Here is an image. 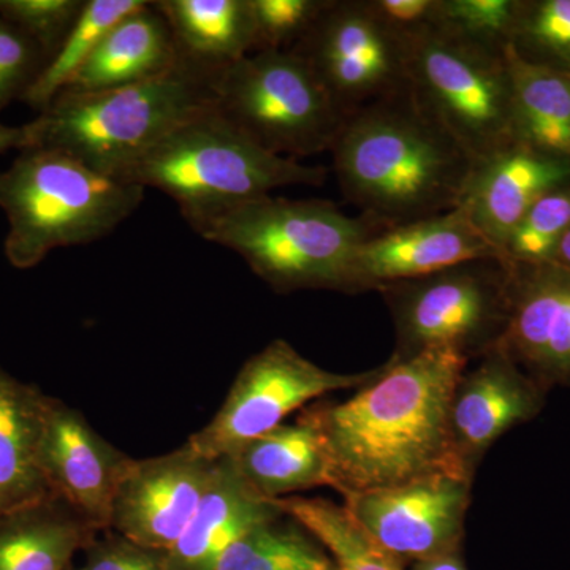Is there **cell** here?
Segmentation results:
<instances>
[{"label":"cell","mask_w":570,"mask_h":570,"mask_svg":"<svg viewBox=\"0 0 570 570\" xmlns=\"http://www.w3.org/2000/svg\"><path fill=\"white\" fill-rule=\"evenodd\" d=\"M469 362L442 348L390 358L343 403L303 409L328 453L332 489L344 498L433 474L474 478L450 425L453 392Z\"/></svg>","instance_id":"obj_1"},{"label":"cell","mask_w":570,"mask_h":570,"mask_svg":"<svg viewBox=\"0 0 570 570\" xmlns=\"http://www.w3.org/2000/svg\"><path fill=\"white\" fill-rule=\"evenodd\" d=\"M330 153L344 198L381 230L459 208L475 165L409 88L347 116Z\"/></svg>","instance_id":"obj_2"},{"label":"cell","mask_w":570,"mask_h":570,"mask_svg":"<svg viewBox=\"0 0 570 570\" xmlns=\"http://www.w3.org/2000/svg\"><path fill=\"white\" fill-rule=\"evenodd\" d=\"M219 77L179 61L160 77L126 88L61 92L26 124L28 148L69 154L118 179L168 134L216 107Z\"/></svg>","instance_id":"obj_3"},{"label":"cell","mask_w":570,"mask_h":570,"mask_svg":"<svg viewBox=\"0 0 570 570\" xmlns=\"http://www.w3.org/2000/svg\"><path fill=\"white\" fill-rule=\"evenodd\" d=\"M328 168L266 151L216 107L184 122L119 176L178 205L195 232L238 206L288 186L318 187Z\"/></svg>","instance_id":"obj_4"},{"label":"cell","mask_w":570,"mask_h":570,"mask_svg":"<svg viewBox=\"0 0 570 570\" xmlns=\"http://www.w3.org/2000/svg\"><path fill=\"white\" fill-rule=\"evenodd\" d=\"M382 232L330 200L266 197L216 217L197 232L234 250L277 294L335 291L351 294L356 249Z\"/></svg>","instance_id":"obj_5"},{"label":"cell","mask_w":570,"mask_h":570,"mask_svg":"<svg viewBox=\"0 0 570 570\" xmlns=\"http://www.w3.org/2000/svg\"><path fill=\"white\" fill-rule=\"evenodd\" d=\"M145 190L69 154L22 149L0 174V208L10 227L7 258L14 268L28 269L59 247L99 242L137 212Z\"/></svg>","instance_id":"obj_6"},{"label":"cell","mask_w":570,"mask_h":570,"mask_svg":"<svg viewBox=\"0 0 570 570\" xmlns=\"http://www.w3.org/2000/svg\"><path fill=\"white\" fill-rule=\"evenodd\" d=\"M216 111L276 156L299 160L330 151L344 118L305 59L257 51L216 82Z\"/></svg>","instance_id":"obj_7"},{"label":"cell","mask_w":570,"mask_h":570,"mask_svg":"<svg viewBox=\"0 0 570 570\" xmlns=\"http://www.w3.org/2000/svg\"><path fill=\"white\" fill-rule=\"evenodd\" d=\"M509 264L483 258L381 288L396 332L392 358L459 352L479 358L498 346L509 321Z\"/></svg>","instance_id":"obj_8"},{"label":"cell","mask_w":570,"mask_h":570,"mask_svg":"<svg viewBox=\"0 0 570 570\" xmlns=\"http://www.w3.org/2000/svg\"><path fill=\"white\" fill-rule=\"evenodd\" d=\"M409 89L475 160L515 141L505 56L430 29L411 40Z\"/></svg>","instance_id":"obj_9"},{"label":"cell","mask_w":570,"mask_h":570,"mask_svg":"<svg viewBox=\"0 0 570 570\" xmlns=\"http://www.w3.org/2000/svg\"><path fill=\"white\" fill-rule=\"evenodd\" d=\"M381 367L333 373L307 360L287 341H272L247 360L223 406L184 444L205 459H227L247 442L283 425L285 417L311 401L340 390L363 387L381 373Z\"/></svg>","instance_id":"obj_10"},{"label":"cell","mask_w":570,"mask_h":570,"mask_svg":"<svg viewBox=\"0 0 570 570\" xmlns=\"http://www.w3.org/2000/svg\"><path fill=\"white\" fill-rule=\"evenodd\" d=\"M292 52L305 59L344 119L409 88L411 40L379 20L366 0H330Z\"/></svg>","instance_id":"obj_11"},{"label":"cell","mask_w":570,"mask_h":570,"mask_svg":"<svg viewBox=\"0 0 570 570\" xmlns=\"http://www.w3.org/2000/svg\"><path fill=\"white\" fill-rule=\"evenodd\" d=\"M472 479L433 474L400 485L344 497L356 523L401 564L460 550Z\"/></svg>","instance_id":"obj_12"},{"label":"cell","mask_w":570,"mask_h":570,"mask_svg":"<svg viewBox=\"0 0 570 570\" xmlns=\"http://www.w3.org/2000/svg\"><path fill=\"white\" fill-rule=\"evenodd\" d=\"M217 460L181 448L134 460L116 493L110 531L146 549L178 542L216 478Z\"/></svg>","instance_id":"obj_13"},{"label":"cell","mask_w":570,"mask_h":570,"mask_svg":"<svg viewBox=\"0 0 570 570\" xmlns=\"http://www.w3.org/2000/svg\"><path fill=\"white\" fill-rule=\"evenodd\" d=\"M134 460L100 436L80 411L51 396L41 471L50 493L97 532L110 531L116 493Z\"/></svg>","instance_id":"obj_14"},{"label":"cell","mask_w":570,"mask_h":570,"mask_svg":"<svg viewBox=\"0 0 570 570\" xmlns=\"http://www.w3.org/2000/svg\"><path fill=\"white\" fill-rule=\"evenodd\" d=\"M483 258L505 261L459 206L367 238L352 262L351 294L379 292Z\"/></svg>","instance_id":"obj_15"},{"label":"cell","mask_w":570,"mask_h":570,"mask_svg":"<svg viewBox=\"0 0 570 570\" xmlns=\"http://www.w3.org/2000/svg\"><path fill=\"white\" fill-rule=\"evenodd\" d=\"M508 264L509 321L497 347L546 392L570 387V269Z\"/></svg>","instance_id":"obj_16"},{"label":"cell","mask_w":570,"mask_h":570,"mask_svg":"<svg viewBox=\"0 0 570 570\" xmlns=\"http://www.w3.org/2000/svg\"><path fill=\"white\" fill-rule=\"evenodd\" d=\"M546 390L499 347L461 374L450 406V425L461 459L475 471L491 445L513 426L530 422L546 404Z\"/></svg>","instance_id":"obj_17"},{"label":"cell","mask_w":570,"mask_h":570,"mask_svg":"<svg viewBox=\"0 0 570 570\" xmlns=\"http://www.w3.org/2000/svg\"><path fill=\"white\" fill-rule=\"evenodd\" d=\"M568 184L570 159L513 141L475 160L460 206L480 234L502 253L531 206Z\"/></svg>","instance_id":"obj_18"},{"label":"cell","mask_w":570,"mask_h":570,"mask_svg":"<svg viewBox=\"0 0 570 570\" xmlns=\"http://www.w3.org/2000/svg\"><path fill=\"white\" fill-rule=\"evenodd\" d=\"M275 501L255 493L230 459L217 460L216 478L178 542L165 551L168 570H216L227 550L254 528L283 517Z\"/></svg>","instance_id":"obj_19"},{"label":"cell","mask_w":570,"mask_h":570,"mask_svg":"<svg viewBox=\"0 0 570 570\" xmlns=\"http://www.w3.org/2000/svg\"><path fill=\"white\" fill-rule=\"evenodd\" d=\"M178 62L167 21L153 2H146L105 33L91 58L61 92L91 94L126 88L160 77Z\"/></svg>","instance_id":"obj_20"},{"label":"cell","mask_w":570,"mask_h":570,"mask_svg":"<svg viewBox=\"0 0 570 570\" xmlns=\"http://www.w3.org/2000/svg\"><path fill=\"white\" fill-rule=\"evenodd\" d=\"M50 400L0 367V515L51 494L40 464Z\"/></svg>","instance_id":"obj_21"},{"label":"cell","mask_w":570,"mask_h":570,"mask_svg":"<svg viewBox=\"0 0 570 570\" xmlns=\"http://www.w3.org/2000/svg\"><path fill=\"white\" fill-rule=\"evenodd\" d=\"M232 460L247 485L268 501L332 487V466L324 441L302 414L243 445Z\"/></svg>","instance_id":"obj_22"},{"label":"cell","mask_w":570,"mask_h":570,"mask_svg":"<svg viewBox=\"0 0 570 570\" xmlns=\"http://www.w3.org/2000/svg\"><path fill=\"white\" fill-rule=\"evenodd\" d=\"M179 61L213 75L257 50L250 0H157Z\"/></svg>","instance_id":"obj_23"},{"label":"cell","mask_w":570,"mask_h":570,"mask_svg":"<svg viewBox=\"0 0 570 570\" xmlns=\"http://www.w3.org/2000/svg\"><path fill=\"white\" fill-rule=\"evenodd\" d=\"M99 535L91 524L50 494L0 515V570H67L75 554Z\"/></svg>","instance_id":"obj_24"},{"label":"cell","mask_w":570,"mask_h":570,"mask_svg":"<svg viewBox=\"0 0 570 570\" xmlns=\"http://www.w3.org/2000/svg\"><path fill=\"white\" fill-rule=\"evenodd\" d=\"M513 138L551 156L570 159V75L534 66L509 48Z\"/></svg>","instance_id":"obj_25"},{"label":"cell","mask_w":570,"mask_h":570,"mask_svg":"<svg viewBox=\"0 0 570 570\" xmlns=\"http://www.w3.org/2000/svg\"><path fill=\"white\" fill-rule=\"evenodd\" d=\"M275 502L284 515L302 524L324 547L337 570H403V564L374 542L344 505L302 497Z\"/></svg>","instance_id":"obj_26"},{"label":"cell","mask_w":570,"mask_h":570,"mask_svg":"<svg viewBox=\"0 0 570 570\" xmlns=\"http://www.w3.org/2000/svg\"><path fill=\"white\" fill-rule=\"evenodd\" d=\"M324 547L291 517L266 521L227 550L216 570H335Z\"/></svg>","instance_id":"obj_27"},{"label":"cell","mask_w":570,"mask_h":570,"mask_svg":"<svg viewBox=\"0 0 570 570\" xmlns=\"http://www.w3.org/2000/svg\"><path fill=\"white\" fill-rule=\"evenodd\" d=\"M146 2L148 0H86L62 47L48 61L22 100L33 110L43 111L91 58L105 33Z\"/></svg>","instance_id":"obj_28"},{"label":"cell","mask_w":570,"mask_h":570,"mask_svg":"<svg viewBox=\"0 0 570 570\" xmlns=\"http://www.w3.org/2000/svg\"><path fill=\"white\" fill-rule=\"evenodd\" d=\"M519 0H439L436 31L494 56L512 47Z\"/></svg>","instance_id":"obj_29"},{"label":"cell","mask_w":570,"mask_h":570,"mask_svg":"<svg viewBox=\"0 0 570 570\" xmlns=\"http://www.w3.org/2000/svg\"><path fill=\"white\" fill-rule=\"evenodd\" d=\"M510 48L523 61L570 75V0L521 2Z\"/></svg>","instance_id":"obj_30"},{"label":"cell","mask_w":570,"mask_h":570,"mask_svg":"<svg viewBox=\"0 0 570 570\" xmlns=\"http://www.w3.org/2000/svg\"><path fill=\"white\" fill-rule=\"evenodd\" d=\"M570 227V184L543 195L513 228L502 254L513 264H549Z\"/></svg>","instance_id":"obj_31"},{"label":"cell","mask_w":570,"mask_h":570,"mask_svg":"<svg viewBox=\"0 0 570 570\" xmlns=\"http://www.w3.org/2000/svg\"><path fill=\"white\" fill-rule=\"evenodd\" d=\"M86 0H0V17L20 29L48 61L62 47Z\"/></svg>","instance_id":"obj_32"},{"label":"cell","mask_w":570,"mask_h":570,"mask_svg":"<svg viewBox=\"0 0 570 570\" xmlns=\"http://www.w3.org/2000/svg\"><path fill=\"white\" fill-rule=\"evenodd\" d=\"M330 0H250L257 51H292L328 7Z\"/></svg>","instance_id":"obj_33"},{"label":"cell","mask_w":570,"mask_h":570,"mask_svg":"<svg viewBox=\"0 0 570 570\" xmlns=\"http://www.w3.org/2000/svg\"><path fill=\"white\" fill-rule=\"evenodd\" d=\"M48 59L26 33L0 17V110L24 99Z\"/></svg>","instance_id":"obj_34"},{"label":"cell","mask_w":570,"mask_h":570,"mask_svg":"<svg viewBox=\"0 0 570 570\" xmlns=\"http://www.w3.org/2000/svg\"><path fill=\"white\" fill-rule=\"evenodd\" d=\"M85 570H168L165 551L146 549L112 531L86 547Z\"/></svg>","instance_id":"obj_35"},{"label":"cell","mask_w":570,"mask_h":570,"mask_svg":"<svg viewBox=\"0 0 570 570\" xmlns=\"http://www.w3.org/2000/svg\"><path fill=\"white\" fill-rule=\"evenodd\" d=\"M371 11L404 39L414 40L434 28L439 0H366Z\"/></svg>","instance_id":"obj_36"},{"label":"cell","mask_w":570,"mask_h":570,"mask_svg":"<svg viewBox=\"0 0 570 570\" xmlns=\"http://www.w3.org/2000/svg\"><path fill=\"white\" fill-rule=\"evenodd\" d=\"M11 148H28V135H26L24 126L9 127L0 124V153L9 151Z\"/></svg>","instance_id":"obj_37"},{"label":"cell","mask_w":570,"mask_h":570,"mask_svg":"<svg viewBox=\"0 0 570 570\" xmlns=\"http://www.w3.org/2000/svg\"><path fill=\"white\" fill-rule=\"evenodd\" d=\"M412 570H468L461 560L459 551L445 554V557L433 558V560L415 562Z\"/></svg>","instance_id":"obj_38"},{"label":"cell","mask_w":570,"mask_h":570,"mask_svg":"<svg viewBox=\"0 0 570 570\" xmlns=\"http://www.w3.org/2000/svg\"><path fill=\"white\" fill-rule=\"evenodd\" d=\"M549 264L560 265L562 268L570 269V227L566 230V234L562 235Z\"/></svg>","instance_id":"obj_39"},{"label":"cell","mask_w":570,"mask_h":570,"mask_svg":"<svg viewBox=\"0 0 570 570\" xmlns=\"http://www.w3.org/2000/svg\"><path fill=\"white\" fill-rule=\"evenodd\" d=\"M67 570H85V569H82V568H75V566H71V568L67 569Z\"/></svg>","instance_id":"obj_40"},{"label":"cell","mask_w":570,"mask_h":570,"mask_svg":"<svg viewBox=\"0 0 570 570\" xmlns=\"http://www.w3.org/2000/svg\"><path fill=\"white\" fill-rule=\"evenodd\" d=\"M335 570H337V569L335 568Z\"/></svg>","instance_id":"obj_41"}]
</instances>
